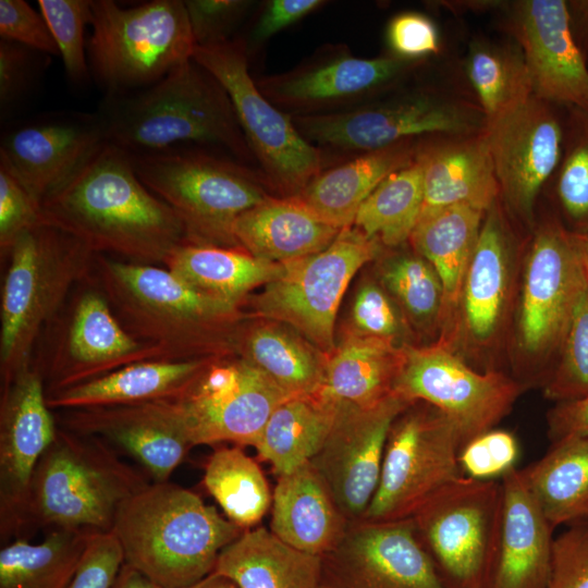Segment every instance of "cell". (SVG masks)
<instances>
[{"label": "cell", "mask_w": 588, "mask_h": 588, "mask_svg": "<svg viewBox=\"0 0 588 588\" xmlns=\"http://www.w3.org/2000/svg\"><path fill=\"white\" fill-rule=\"evenodd\" d=\"M40 221L95 254L139 265L163 267L186 242L174 211L140 181L128 152L109 142L42 199Z\"/></svg>", "instance_id": "1"}, {"label": "cell", "mask_w": 588, "mask_h": 588, "mask_svg": "<svg viewBox=\"0 0 588 588\" xmlns=\"http://www.w3.org/2000/svg\"><path fill=\"white\" fill-rule=\"evenodd\" d=\"M93 275L121 326L166 360L211 357L236 345L240 306L206 295L161 266L96 255Z\"/></svg>", "instance_id": "2"}, {"label": "cell", "mask_w": 588, "mask_h": 588, "mask_svg": "<svg viewBox=\"0 0 588 588\" xmlns=\"http://www.w3.org/2000/svg\"><path fill=\"white\" fill-rule=\"evenodd\" d=\"M244 530L191 490L151 482L120 506L112 532L124 563L162 588H186L215 571Z\"/></svg>", "instance_id": "3"}, {"label": "cell", "mask_w": 588, "mask_h": 588, "mask_svg": "<svg viewBox=\"0 0 588 588\" xmlns=\"http://www.w3.org/2000/svg\"><path fill=\"white\" fill-rule=\"evenodd\" d=\"M97 113L106 140L128 154L189 142L219 145L241 158L252 154L228 94L193 59L146 88L107 95Z\"/></svg>", "instance_id": "4"}, {"label": "cell", "mask_w": 588, "mask_h": 588, "mask_svg": "<svg viewBox=\"0 0 588 588\" xmlns=\"http://www.w3.org/2000/svg\"><path fill=\"white\" fill-rule=\"evenodd\" d=\"M150 483L147 474L122 461L103 440L59 427L30 479L24 534L110 532L122 503Z\"/></svg>", "instance_id": "5"}, {"label": "cell", "mask_w": 588, "mask_h": 588, "mask_svg": "<svg viewBox=\"0 0 588 588\" xmlns=\"http://www.w3.org/2000/svg\"><path fill=\"white\" fill-rule=\"evenodd\" d=\"M96 255L76 237L39 224L1 256V384L33 360L41 332L74 286L91 274Z\"/></svg>", "instance_id": "6"}, {"label": "cell", "mask_w": 588, "mask_h": 588, "mask_svg": "<svg viewBox=\"0 0 588 588\" xmlns=\"http://www.w3.org/2000/svg\"><path fill=\"white\" fill-rule=\"evenodd\" d=\"M87 39L90 76L107 95L146 88L193 59L196 47L184 1L122 8L91 0Z\"/></svg>", "instance_id": "7"}, {"label": "cell", "mask_w": 588, "mask_h": 588, "mask_svg": "<svg viewBox=\"0 0 588 588\" xmlns=\"http://www.w3.org/2000/svg\"><path fill=\"white\" fill-rule=\"evenodd\" d=\"M128 155L140 181L177 216L188 243L238 247L235 220L268 197L250 170L204 151L177 145Z\"/></svg>", "instance_id": "8"}, {"label": "cell", "mask_w": 588, "mask_h": 588, "mask_svg": "<svg viewBox=\"0 0 588 588\" xmlns=\"http://www.w3.org/2000/svg\"><path fill=\"white\" fill-rule=\"evenodd\" d=\"M144 360L166 358L158 346L121 326L93 272L45 327L33 355L46 395Z\"/></svg>", "instance_id": "9"}, {"label": "cell", "mask_w": 588, "mask_h": 588, "mask_svg": "<svg viewBox=\"0 0 588 588\" xmlns=\"http://www.w3.org/2000/svg\"><path fill=\"white\" fill-rule=\"evenodd\" d=\"M382 244L356 228L341 230L323 250L282 262L281 274L250 297L255 314L293 328L327 356L335 350L334 324L342 297L357 271Z\"/></svg>", "instance_id": "10"}, {"label": "cell", "mask_w": 588, "mask_h": 588, "mask_svg": "<svg viewBox=\"0 0 588 588\" xmlns=\"http://www.w3.org/2000/svg\"><path fill=\"white\" fill-rule=\"evenodd\" d=\"M245 41L230 39L196 46L193 60L210 73L228 94L252 154L268 179L297 196L321 172L319 150L260 91L248 72Z\"/></svg>", "instance_id": "11"}, {"label": "cell", "mask_w": 588, "mask_h": 588, "mask_svg": "<svg viewBox=\"0 0 588 588\" xmlns=\"http://www.w3.org/2000/svg\"><path fill=\"white\" fill-rule=\"evenodd\" d=\"M455 426L428 403L413 402L392 424L376 493L362 519L411 517L429 498L464 476Z\"/></svg>", "instance_id": "12"}, {"label": "cell", "mask_w": 588, "mask_h": 588, "mask_svg": "<svg viewBox=\"0 0 588 588\" xmlns=\"http://www.w3.org/2000/svg\"><path fill=\"white\" fill-rule=\"evenodd\" d=\"M523 391L518 380L491 369L478 371L443 339L405 345L394 392L439 409L457 429L462 446L493 429Z\"/></svg>", "instance_id": "13"}, {"label": "cell", "mask_w": 588, "mask_h": 588, "mask_svg": "<svg viewBox=\"0 0 588 588\" xmlns=\"http://www.w3.org/2000/svg\"><path fill=\"white\" fill-rule=\"evenodd\" d=\"M500 480L462 476L436 492L411 517L449 588H482L495 542Z\"/></svg>", "instance_id": "14"}, {"label": "cell", "mask_w": 588, "mask_h": 588, "mask_svg": "<svg viewBox=\"0 0 588 588\" xmlns=\"http://www.w3.org/2000/svg\"><path fill=\"white\" fill-rule=\"evenodd\" d=\"M587 278L571 232L548 220L529 244L518 301L515 346L519 364L539 368L559 351Z\"/></svg>", "instance_id": "15"}, {"label": "cell", "mask_w": 588, "mask_h": 588, "mask_svg": "<svg viewBox=\"0 0 588 588\" xmlns=\"http://www.w3.org/2000/svg\"><path fill=\"white\" fill-rule=\"evenodd\" d=\"M292 120L309 143L364 152L418 135H474L486 126L480 109L429 93L412 94L348 111L299 114Z\"/></svg>", "instance_id": "16"}, {"label": "cell", "mask_w": 588, "mask_h": 588, "mask_svg": "<svg viewBox=\"0 0 588 588\" xmlns=\"http://www.w3.org/2000/svg\"><path fill=\"white\" fill-rule=\"evenodd\" d=\"M320 588H449L412 517L351 522L321 556Z\"/></svg>", "instance_id": "17"}, {"label": "cell", "mask_w": 588, "mask_h": 588, "mask_svg": "<svg viewBox=\"0 0 588 588\" xmlns=\"http://www.w3.org/2000/svg\"><path fill=\"white\" fill-rule=\"evenodd\" d=\"M290 397L248 362L220 357L177 402L194 446L234 442L255 448L272 412Z\"/></svg>", "instance_id": "18"}, {"label": "cell", "mask_w": 588, "mask_h": 588, "mask_svg": "<svg viewBox=\"0 0 588 588\" xmlns=\"http://www.w3.org/2000/svg\"><path fill=\"white\" fill-rule=\"evenodd\" d=\"M500 200L506 211L531 226L539 192L555 172L563 143V125L549 102L529 96L486 120Z\"/></svg>", "instance_id": "19"}, {"label": "cell", "mask_w": 588, "mask_h": 588, "mask_svg": "<svg viewBox=\"0 0 588 588\" xmlns=\"http://www.w3.org/2000/svg\"><path fill=\"white\" fill-rule=\"evenodd\" d=\"M42 377L32 360L1 384L0 538H24V514L34 469L58 432Z\"/></svg>", "instance_id": "20"}, {"label": "cell", "mask_w": 588, "mask_h": 588, "mask_svg": "<svg viewBox=\"0 0 588 588\" xmlns=\"http://www.w3.org/2000/svg\"><path fill=\"white\" fill-rule=\"evenodd\" d=\"M411 404L394 392L369 408L336 405L332 428L310 463L350 522L364 517L378 488L392 424Z\"/></svg>", "instance_id": "21"}, {"label": "cell", "mask_w": 588, "mask_h": 588, "mask_svg": "<svg viewBox=\"0 0 588 588\" xmlns=\"http://www.w3.org/2000/svg\"><path fill=\"white\" fill-rule=\"evenodd\" d=\"M105 142L97 112H49L15 122L2 132L0 162L40 206Z\"/></svg>", "instance_id": "22"}, {"label": "cell", "mask_w": 588, "mask_h": 588, "mask_svg": "<svg viewBox=\"0 0 588 588\" xmlns=\"http://www.w3.org/2000/svg\"><path fill=\"white\" fill-rule=\"evenodd\" d=\"M60 428L94 436L135 460L154 482L169 481L194 446L177 401L61 409Z\"/></svg>", "instance_id": "23"}, {"label": "cell", "mask_w": 588, "mask_h": 588, "mask_svg": "<svg viewBox=\"0 0 588 588\" xmlns=\"http://www.w3.org/2000/svg\"><path fill=\"white\" fill-rule=\"evenodd\" d=\"M515 262V236L499 199L485 213L454 317L441 339L468 351L494 346L509 314Z\"/></svg>", "instance_id": "24"}, {"label": "cell", "mask_w": 588, "mask_h": 588, "mask_svg": "<svg viewBox=\"0 0 588 588\" xmlns=\"http://www.w3.org/2000/svg\"><path fill=\"white\" fill-rule=\"evenodd\" d=\"M504 8L532 95L588 110V65L572 34L567 1L516 0L504 2Z\"/></svg>", "instance_id": "25"}, {"label": "cell", "mask_w": 588, "mask_h": 588, "mask_svg": "<svg viewBox=\"0 0 588 588\" xmlns=\"http://www.w3.org/2000/svg\"><path fill=\"white\" fill-rule=\"evenodd\" d=\"M498 531L482 588H547L554 527L515 467L501 476Z\"/></svg>", "instance_id": "26"}, {"label": "cell", "mask_w": 588, "mask_h": 588, "mask_svg": "<svg viewBox=\"0 0 588 588\" xmlns=\"http://www.w3.org/2000/svg\"><path fill=\"white\" fill-rule=\"evenodd\" d=\"M418 62L393 54L372 59L342 54L265 78L257 86L272 103L316 113L381 91Z\"/></svg>", "instance_id": "27"}, {"label": "cell", "mask_w": 588, "mask_h": 588, "mask_svg": "<svg viewBox=\"0 0 588 588\" xmlns=\"http://www.w3.org/2000/svg\"><path fill=\"white\" fill-rule=\"evenodd\" d=\"M271 505L270 531L317 556L334 549L351 523L310 462L278 477Z\"/></svg>", "instance_id": "28"}, {"label": "cell", "mask_w": 588, "mask_h": 588, "mask_svg": "<svg viewBox=\"0 0 588 588\" xmlns=\"http://www.w3.org/2000/svg\"><path fill=\"white\" fill-rule=\"evenodd\" d=\"M417 157L424 169L422 209L464 205L486 212L500 199L483 131L418 146Z\"/></svg>", "instance_id": "29"}, {"label": "cell", "mask_w": 588, "mask_h": 588, "mask_svg": "<svg viewBox=\"0 0 588 588\" xmlns=\"http://www.w3.org/2000/svg\"><path fill=\"white\" fill-rule=\"evenodd\" d=\"M220 357L188 360H144L95 380L46 395L50 409L177 401Z\"/></svg>", "instance_id": "30"}, {"label": "cell", "mask_w": 588, "mask_h": 588, "mask_svg": "<svg viewBox=\"0 0 588 588\" xmlns=\"http://www.w3.org/2000/svg\"><path fill=\"white\" fill-rule=\"evenodd\" d=\"M232 231L238 247L278 264L319 253L341 232L319 219L297 196H268L238 216Z\"/></svg>", "instance_id": "31"}, {"label": "cell", "mask_w": 588, "mask_h": 588, "mask_svg": "<svg viewBox=\"0 0 588 588\" xmlns=\"http://www.w3.org/2000/svg\"><path fill=\"white\" fill-rule=\"evenodd\" d=\"M413 139L363 152L356 158L316 175L297 197L322 221L340 229L351 228L356 213L390 174L416 159Z\"/></svg>", "instance_id": "32"}, {"label": "cell", "mask_w": 588, "mask_h": 588, "mask_svg": "<svg viewBox=\"0 0 588 588\" xmlns=\"http://www.w3.org/2000/svg\"><path fill=\"white\" fill-rule=\"evenodd\" d=\"M403 348L389 340L350 332L328 356L317 395L334 405H378L394 393Z\"/></svg>", "instance_id": "33"}, {"label": "cell", "mask_w": 588, "mask_h": 588, "mask_svg": "<svg viewBox=\"0 0 588 588\" xmlns=\"http://www.w3.org/2000/svg\"><path fill=\"white\" fill-rule=\"evenodd\" d=\"M212 573L238 588H320L321 556L298 551L258 527L226 546Z\"/></svg>", "instance_id": "34"}, {"label": "cell", "mask_w": 588, "mask_h": 588, "mask_svg": "<svg viewBox=\"0 0 588 588\" xmlns=\"http://www.w3.org/2000/svg\"><path fill=\"white\" fill-rule=\"evenodd\" d=\"M485 213L464 205L425 208L409 237L413 250L430 262L442 282L445 296L443 333L454 317Z\"/></svg>", "instance_id": "35"}, {"label": "cell", "mask_w": 588, "mask_h": 588, "mask_svg": "<svg viewBox=\"0 0 588 588\" xmlns=\"http://www.w3.org/2000/svg\"><path fill=\"white\" fill-rule=\"evenodd\" d=\"M163 267L197 291L237 306L283 269L282 264L257 258L241 247L188 242L177 246Z\"/></svg>", "instance_id": "36"}, {"label": "cell", "mask_w": 588, "mask_h": 588, "mask_svg": "<svg viewBox=\"0 0 588 588\" xmlns=\"http://www.w3.org/2000/svg\"><path fill=\"white\" fill-rule=\"evenodd\" d=\"M519 473L554 528L588 519V439L553 442L540 460Z\"/></svg>", "instance_id": "37"}, {"label": "cell", "mask_w": 588, "mask_h": 588, "mask_svg": "<svg viewBox=\"0 0 588 588\" xmlns=\"http://www.w3.org/2000/svg\"><path fill=\"white\" fill-rule=\"evenodd\" d=\"M299 333L275 324H258L238 333L242 359L266 373L291 396L317 395L328 356Z\"/></svg>", "instance_id": "38"}, {"label": "cell", "mask_w": 588, "mask_h": 588, "mask_svg": "<svg viewBox=\"0 0 588 588\" xmlns=\"http://www.w3.org/2000/svg\"><path fill=\"white\" fill-rule=\"evenodd\" d=\"M335 414L336 405L319 395L290 397L272 412L255 449L278 477L290 474L318 454Z\"/></svg>", "instance_id": "39"}, {"label": "cell", "mask_w": 588, "mask_h": 588, "mask_svg": "<svg viewBox=\"0 0 588 588\" xmlns=\"http://www.w3.org/2000/svg\"><path fill=\"white\" fill-rule=\"evenodd\" d=\"M93 534L54 529L39 543L26 538L0 551V588H68Z\"/></svg>", "instance_id": "40"}, {"label": "cell", "mask_w": 588, "mask_h": 588, "mask_svg": "<svg viewBox=\"0 0 588 588\" xmlns=\"http://www.w3.org/2000/svg\"><path fill=\"white\" fill-rule=\"evenodd\" d=\"M424 207V169L420 159L390 174L359 207L354 224L388 247L409 241Z\"/></svg>", "instance_id": "41"}, {"label": "cell", "mask_w": 588, "mask_h": 588, "mask_svg": "<svg viewBox=\"0 0 588 588\" xmlns=\"http://www.w3.org/2000/svg\"><path fill=\"white\" fill-rule=\"evenodd\" d=\"M204 485L225 517L243 530L255 527L272 504L261 468L238 446H223L209 456Z\"/></svg>", "instance_id": "42"}, {"label": "cell", "mask_w": 588, "mask_h": 588, "mask_svg": "<svg viewBox=\"0 0 588 588\" xmlns=\"http://www.w3.org/2000/svg\"><path fill=\"white\" fill-rule=\"evenodd\" d=\"M466 74L486 120L532 95L525 58L516 42L473 40L466 59Z\"/></svg>", "instance_id": "43"}, {"label": "cell", "mask_w": 588, "mask_h": 588, "mask_svg": "<svg viewBox=\"0 0 588 588\" xmlns=\"http://www.w3.org/2000/svg\"><path fill=\"white\" fill-rule=\"evenodd\" d=\"M380 277L407 321L425 331L443 330L444 290L428 260L415 250L395 253L383 260Z\"/></svg>", "instance_id": "44"}, {"label": "cell", "mask_w": 588, "mask_h": 588, "mask_svg": "<svg viewBox=\"0 0 588 588\" xmlns=\"http://www.w3.org/2000/svg\"><path fill=\"white\" fill-rule=\"evenodd\" d=\"M555 195L569 232L588 233V110L568 107Z\"/></svg>", "instance_id": "45"}, {"label": "cell", "mask_w": 588, "mask_h": 588, "mask_svg": "<svg viewBox=\"0 0 588 588\" xmlns=\"http://www.w3.org/2000/svg\"><path fill=\"white\" fill-rule=\"evenodd\" d=\"M559 351L558 363L544 382L546 397L560 403L588 395V280L578 294Z\"/></svg>", "instance_id": "46"}, {"label": "cell", "mask_w": 588, "mask_h": 588, "mask_svg": "<svg viewBox=\"0 0 588 588\" xmlns=\"http://www.w3.org/2000/svg\"><path fill=\"white\" fill-rule=\"evenodd\" d=\"M38 5L68 77L74 84L86 83L90 72L85 29L91 21V0H39Z\"/></svg>", "instance_id": "47"}, {"label": "cell", "mask_w": 588, "mask_h": 588, "mask_svg": "<svg viewBox=\"0 0 588 588\" xmlns=\"http://www.w3.org/2000/svg\"><path fill=\"white\" fill-rule=\"evenodd\" d=\"M407 322L397 303L382 285L372 280L362 282L351 308L352 333L405 346L409 334Z\"/></svg>", "instance_id": "48"}, {"label": "cell", "mask_w": 588, "mask_h": 588, "mask_svg": "<svg viewBox=\"0 0 588 588\" xmlns=\"http://www.w3.org/2000/svg\"><path fill=\"white\" fill-rule=\"evenodd\" d=\"M49 57L21 44L0 39V112L7 118L30 97Z\"/></svg>", "instance_id": "49"}, {"label": "cell", "mask_w": 588, "mask_h": 588, "mask_svg": "<svg viewBox=\"0 0 588 588\" xmlns=\"http://www.w3.org/2000/svg\"><path fill=\"white\" fill-rule=\"evenodd\" d=\"M518 456V444L509 431L491 429L463 445L458 463L464 476L492 480L514 468Z\"/></svg>", "instance_id": "50"}, {"label": "cell", "mask_w": 588, "mask_h": 588, "mask_svg": "<svg viewBox=\"0 0 588 588\" xmlns=\"http://www.w3.org/2000/svg\"><path fill=\"white\" fill-rule=\"evenodd\" d=\"M547 588H588V519L554 538Z\"/></svg>", "instance_id": "51"}, {"label": "cell", "mask_w": 588, "mask_h": 588, "mask_svg": "<svg viewBox=\"0 0 588 588\" xmlns=\"http://www.w3.org/2000/svg\"><path fill=\"white\" fill-rule=\"evenodd\" d=\"M39 224V204L0 162V255L7 254L20 235Z\"/></svg>", "instance_id": "52"}, {"label": "cell", "mask_w": 588, "mask_h": 588, "mask_svg": "<svg viewBox=\"0 0 588 588\" xmlns=\"http://www.w3.org/2000/svg\"><path fill=\"white\" fill-rule=\"evenodd\" d=\"M242 0L184 1L196 46H211L230 40L232 29L250 7Z\"/></svg>", "instance_id": "53"}, {"label": "cell", "mask_w": 588, "mask_h": 588, "mask_svg": "<svg viewBox=\"0 0 588 588\" xmlns=\"http://www.w3.org/2000/svg\"><path fill=\"white\" fill-rule=\"evenodd\" d=\"M387 42L391 54L409 61H419L440 49L436 23L426 14L411 11L391 19L387 27Z\"/></svg>", "instance_id": "54"}, {"label": "cell", "mask_w": 588, "mask_h": 588, "mask_svg": "<svg viewBox=\"0 0 588 588\" xmlns=\"http://www.w3.org/2000/svg\"><path fill=\"white\" fill-rule=\"evenodd\" d=\"M0 36L45 54L59 56L42 14L24 0H0Z\"/></svg>", "instance_id": "55"}, {"label": "cell", "mask_w": 588, "mask_h": 588, "mask_svg": "<svg viewBox=\"0 0 588 588\" xmlns=\"http://www.w3.org/2000/svg\"><path fill=\"white\" fill-rule=\"evenodd\" d=\"M123 563L121 544L112 531L93 534L68 588H110Z\"/></svg>", "instance_id": "56"}, {"label": "cell", "mask_w": 588, "mask_h": 588, "mask_svg": "<svg viewBox=\"0 0 588 588\" xmlns=\"http://www.w3.org/2000/svg\"><path fill=\"white\" fill-rule=\"evenodd\" d=\"M322 3L321 0H272L268 2L252 32V41L258 44L270 38Z\"/></svg>", "instance_id": "57"}, {"label": "cell", "mask_w": 588, "mask_h": 588, "mask_svg": "<svg viewBox=\"0 0 588 588\" xmlns=\"http://www.w3.org/2000/svg\"><path fill=\"white\" fill-rule=\"evenodd\" d=\"M548 434L552 443L565 438L588 439V395L558 403L548 413Z\"/></svg>", "instance_id": "58"}, {"label": "cell", "mask_w": 588, "mask_h": 588, "mask_svg": "<svg viewBox=\"0 0 588 588\" xmlns=\"http://www.w3.org/2000/svg\"><path fill=\"white\" fill-rule=\"evenodd\" d=\"M567 9L572 34L588 65V0H568Z\"/></svg>", "instance_id": "59"}, {"label": "cell", "mask_w": 588, "mask_h": 588, "mask_svg": "<svg viewBox=\"0 0 588 588\" xmlns=\"http://www.w3.org/2000/svg\"><path fill=\"white\" fill-rule=\"evenodd\" d=\"M110 588H162L148 576L123 563Z\"/></svg>", "instance_id": "60"}, {"label": "cell", "mask_w": 588, "mask_h": 588, "mask_svg": "<svg viewBox=\"0 0 588 588\" xmlns=\"http://www.w3.org/2000/svg\"><path fill=\"white\" fill-rule=\"evenodd\" d=\"M186 588H238V587L230 578L223 575L217 574V573H211L210 575L206 576L198 583L192 586H188Z\"/></svg>", "instance_id": "61"}, {"label": "cell", "mask_w": 588, "mask_h": 588, "mask_svg": "<svg viewBox=\"0 0 588 588\" xmlns=\"http://www.w3.org/2000/svg\"><path fill=\"white\" fill-rule=\"evenodd\" d=\"M571 235L588 280V233L571 232Z\"/></svg>", "instance_id": "62"}]
</instances>
